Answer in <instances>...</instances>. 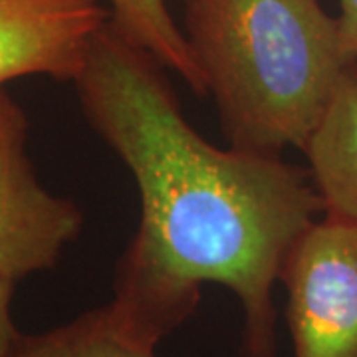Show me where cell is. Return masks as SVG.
Listing matches in <instances>:
<instances>
[{"mask_svg": "<svg viewBox=\"0 0 357 357\" xmlns=\"http://www.w3.org/2000/svg\"><path fill=\"white\" fill-rule=\"evenodd\" d=\"M304 153L324 215L357 227V62L347 66Z\"/></svg>", "mask_w": 357, "mask_h": 357, "instance_id": "8992f818", "label": "cell"}, {"mask_svg": "<svg viewBox=\"0 0 357 357\" xmlns=\"http://www.w3.org/2000/svg\"><path fill=\"white\" fill-rule=\"evenodd\" d=\"M109 22L133 44L153 54L167 70L177 72L199 96H206V82L185 34L167 8V0H107Z\"/></svg>", "mask_w": 357, "mask_h": 357, "instance_id": "ba28073f", "label": "cell"}, {"mask_svg": "<svg viewBox=\"0 0 357 357\" xmlns=\"http://www.w3.org/2000/svg\"><path fill=\"white\" fill-rule=\"evenodd\" d=\"M155 349L105 304L48 332L22 333L8 357H157Z\"/></svg>", "mask_w": 357, "mask_h": 357, "instance_id": "52a82bcc", "label": "cell"}, {"mask_svg": "<svg viewBox=\"0 0 357 357\" xmlns=\"http://www.w3.org/2000/svg\"><path fill=\"white\" fill-rule=\"evenodd\" d=\"M26 143L24 107L0 88V274L14 282L56 266L84 229L82 208L40 183Z\"/></svg>", "mask_w": 357, "mask_h": 357, "instance_id": "277c9868", "label": "cell"}, {"mask_svg": "<svg viewBox=\"0 0 357 357\" xmlns=\"http://www.w3.org/2000/svg\"><path fill=\"white\" fill-rule=\"evenodd\" d=\"M107 20L103 0H0V88L28 76L74 82Z\"/></svg>", "mask_w": 357, "mask_h": 357, "instance_id": "5b68a950", "label": "cell"}, {"mask_svg": "<svg viewBox=\"0 0 357 357\" xmlns=\"http://www.w3.org/2000/svg\"><path fill=\"white\" fill-rule=\"evenodd\" d=\"M294 357H357V227L326 217L284 256Z\"/></svg>", "mask_w": 357, "mask_h": 357, "instance_id": "3957f363", "label": "cell"}, {"mask_svg": "<svg viewBox=\"0 0 357 357\" xmlns=\"http://www.w3.org/2000/svg\"><path fill=\"white\" fill-rule=\"evenodd\" d=\"M185 38L232 147L304 151L357 60L319 0H185Z\"/></svg>", "mask_w": 357, "mask_h": 357, "instance_id": "7a4b0ae2", "label": "cell"}, {"mask_svg": "<svg viewBox=\"0 0 357 357\" xmlns=\"http://www.w3.org/2000/svg\"><path fill=\"white\" fill-rule=\"evenodd\" d=\"M342 13L337 16L342 44L349 58L357 60V0H340Z\"/></svg>", "mask_w": 357, "mask_h": 357, "instance_id": "30bf717a", "label": "cell"}, {"mask_svg": "<svg viewBox=\"0 0 357 357\" xmlns=\"http://www.w3.org/2000/svg\"><path fill=\"white\" fill-rule=\"evenodd\" d=\"M18 282L0 274V357H8L22 333L13 318V298Z\"/></svg>", "mask_w": 357, "mask_h": 357, "instance_id": "9c48e42d", "label": "cell"}, {"mask_svg": "<svg viewBox=\"0 0 357 357\" xmlns=\"http://www.w3.org/2000/svg\"><path fill=\"white\" fill-rule=\"evenodd\" d=\"M165 70L107 20L72 82L139 189V229L117 260L109 307L159 345L195 314L203 284H218L243 310L241 357H276L282 262L324 203L307 169L282 155L204 139Z\"/></svg>", "mask_w": 357, "mask_h": 357, "instance_id": "6da1fadb", "label": "cell"}]
</instances>
